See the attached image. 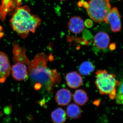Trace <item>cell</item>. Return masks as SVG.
Listing matches in <instances>:
<instances>
[{
    "mask_svg": "<svg viewBox=\"0 0 123 123\" xmlns=\"http://www.w3.org/2000/svg\"><path fill=\"white\" fill-rule=\"evenodd\" d=\"M48 57L44 53H38L30 62L29 74L35 89L44 88L50 93L55 86L59 85L61 77L56 69H50L47 66Z\"/></svg>",
    "mask_w": 123,
    "mask_h": 123,
    "instance_id": "1",
    "label": "cell"
},
{
    "mask_svg": "<svg viewBox=\"0 0 123 123\" xmlns=\"http://www.w3.org/2000/svg\"><path fill=\"white\" fill-rule=\"evenodd\" d=\"M41 22V18L32 14L30 8L26 6L18 7L10 21L13 30L23 38H26L30 32L34 33Z\"/></svg>",
    "mask_w": 123,
    "mask_h": 123,
    "instance_id": "2",
    "label": "cell"
},
{
    "mask_svg": "<svg viewBox=\"0 0 123 123\" xmlns=\"http://www.w3.org/2000/svg\"><path fill=\"white\" fill-rule=\"evenodd\" d=\"M14 64L11 67V74L14 79L18 81L26 79L29 76L28 68L30 61L27 56L25 49L20 47L17 42L12 44Z\"/></svg>",
    "mask_w": 123,
    "mask_h": 123,
    "instance_id": "3",
    "label": "cell"
},
{
    "mask_svg": "<svg viewBox=\"0 0 123 123\" xmlns=\"http://www.w3.org/2000/svg\"><path fill=\"white\" fill-rule=\"evenodd\" d=\"M95 84L100 94L109 95L110 98L114 100L117 94V88L120 82L116 80L114 74L108 73L107 71L99 70L96 72Z\"/></svg>",
    "mask_w": 123,
    "mask_h": 123,
    "instance_id": "4",
    "label": "cell"
},
{
    "mask_svg": "<svg viewBox=\"0 0 123 123\" xmlns=\"http://www.w3.org/2000/svg\"><path fill=\"white\" fill-rule=\"evenodd\" d=\"M111 9L109 0H90L86 7L89 17L97 23L105 22Z\"/></svg>",
    "mask_w": 123,
    "mask_h": 123,
    "instance_id": "5",
    "label": "cell"
},
{
    "mask_svg": "<svg viewBox=\"0 0 123 123\" xmlns=\"http://www.w3.org/2000/svg\"><path fill=\"white\" fill-rule=\"evenodd\" d=\"M105 22L110 24L111 29L114 33L119 32L121 30L120 16L118 9L114 7L111 9L106 18Z\"/></svg>",
    "mask_w": 123,
    "mask_h": 123,
    "instance_id": "6",
    "label": "cell"
},
{
    "mask_svg": "<svg viewBox=\"0 0 123 123\" xmlns=\"http://www.w3.org/2000/svg\"><path fill=\"white\" fill-rule=\"evenodd\" d=\"M21 4V0H2L0 6V17L1 20L4 21L8 13L13 11L14 12Z\"/></svg>",
    "mask_w": 123,
    "mask_h": 123,
    "instance_id": "7",
    "label": "cell"
},
{
    "mask_svg": "<svg viewBox=\"0 0 123 123\" xmlns=\"http://www.w3.org/2000/svg\"><path fill=\"white\" fill-rule=\"evenodd\" d=\"M11 69L8 56L4 52H0V83L5 82L10 75Z\"/></svg>",
    "mask_w": 123,
    "mask_h": 123,
    "instance_id": "8",
    "label": "cell"
},
{
    "mask_svg": "<svg viewBox=\"0 0 123 123\" xmlns=\"http://www.w3.org/2000/svg\"><path fill=\"white\" fill-rule=\"evenodd\" d=\"M68 26L69 30L75 34L81 33L85 28L84 20L78 16L72 17L68 23Z\"/></svg>",
    "mask_w": 123,
    "mask_h": 123,
    "instance_id": "9",
    "label": "cell"
},
{
    "mask_svg": "<svg viewBox=\"0 0 123 123\" xmlns=\"http://www.w3.org/2000/svg\"><path fill=\"white\" fill-rule=\"evenodd\" d=\"M110 42V36L107 33L104 31H100L97 33L94 38V45L100 50L107 48Z\"/></svg>",
    "mask_w": 123,
    "mask_h": 123,
    "instance_id": "10",
    "label": "cell"
},
{
    "mask_svg": "<svg viewBox=\"0 0 123 123\" xmlns=\"http://www.w3.org/2000/svg\"><path fill=\"white\" fill-rule=\"evenodd\" d=\"M65 80L68 86L72 89L78 88L83 84L81 76L75 71L67 74L65 77Z\"/></svg>",
    "mask_w": 123,
    "mask_h": 123,
    "instance_id": "11",
    "label": "cell"
},
{
    "mask_svg": "<svg viewBox=\"0 0 123 123\" xmlns=\"http://www.w3.org/2000/svg\"><path fill=\"white\" fill-rule=\"evenodd\" d=\"M72 94L67 89H61L56 92L55 96V100L59 105H67L72 99Z\"/></svg>",
    "mask_w": 123,
    "mask_h": 123,
    "instance_id": "12",
    "label": "cell"
},
{
    "mask_svg": "<svg viewBox=\"0 0 123 123\" xmlns=\"http://www.w3.org/2000/svg\"><path fill=\"white\" fill-rule=\"evenodd\" d=\"M73 99L75 103L83 106L88 102V97L87 93L83 89H79L75 91L73 95Z\"/></svg>",
    "mask_w": 123,
    "mask_h": 123,
    "instance_id": "13",
    "label": "cell"
},
{
    "mask_svg": "<svg viewBox=\"0 0 123 123\" xmlns=\"http://www.w3.org/2000/svg\"><path fill=\"white\" fill-rule=\"evenodd\" d=\"M66 113L61 108H58L51 114L52 120L54 123H64L66 120Z\"/></svg>",
    "mask_w": 123,
    "mask_h": 123,
    "instance_id": "14",
    "label": "cell"
},
{
    "mask_svg": "<svg viewBox=\"0 0 123 123\" xmlns=\"http://www.w3.org/2000/svg\"><path fill=\"white\" fill-rule=\"evenodd\" d=\"M66 114L70 118L78 119L81 116V109L76 104H71L67 107Z\"/></svg>",
    "mask_w": 123,
    "mask_h": 123,
    "instance_id": "15",
    "label": "cell"
},
{
    "mask_svg": "<svg viewBox=\"0 0 123 123\" xmlns=\"http://www.w3.org/2000/svg\"><path fill=\"white\" fill-rule=\"evenodd\" d=\"M94 66L90 62H84L79 66V70L80 73L84 76H87L94 70Z\"/></svg>",
    "mask_w": 123,
    "mask_h": 123,
    "instance_id": "16",
    "label": "cell"
},
{
    "mask_svg": "<svg viewBox=\"0 0 123 123\" xmlns=\"http://www.w3.org/2000/svg\"><path fill=\"white\" fill-rule=\"evenodd\" d=\"M116 102L117 104H123V79L120 82L118 86L117 93L115 97Z\"/></svg>",
    "mask_w": 123,
    "mask_h": 123,
    "instance_id": "17",
    "label": "cell"
},
{
    "mask_svg": "<svg viewBox=\"0 0 123 123\" xmlns=\"http://www.w3.org/2000/svg\"><path fill=\"white\" fill-rule=\"evenodd\" d=\"M4 36V33L3 32V28L0 25V39L2 37Z\"/></svg>",
    "mask_w": 123,
    "mask_h": 123,
    "instance_id": "18",
    "label": "cell"
},
{
    "mask_svg": "<svg viewBox=\"0 0 123 123\" xmlns=\"http://www.w3.org/2000/svg\"><path fill=\"white\" fill-rule=\"evenodd\" d=\"M60 0L62 1H64L66 0Z\"/></svg>",
    "mask_w": 123,
    "mask_h": 123,
    "instance_id": "19",
    "label": "cell"
}]
</instances>
